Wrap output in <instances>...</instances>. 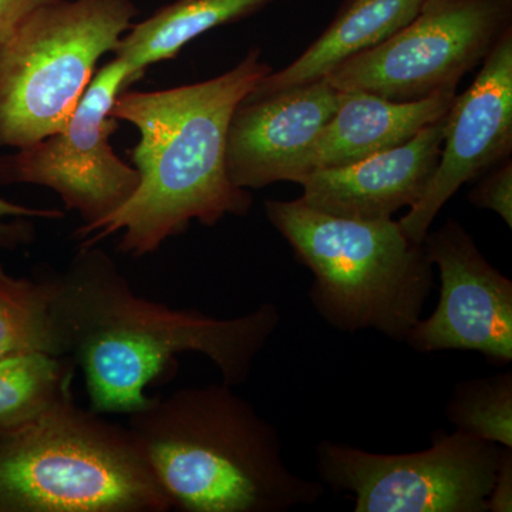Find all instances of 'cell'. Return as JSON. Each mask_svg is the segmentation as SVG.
<instances>
[{
  "mask_svg": "<svg viewBox=\"0 0 512 512\" xmlns=\"http://www.w3.org/2000/svg\"><path fill=\"white\" fill-rule=\"evenodd\" d=\"M53 279L57 352L82 370L89 409L104 416L144 409L153 399L148 386L178 353H201L220 370L222 382L245 383L281 319L272 303L217 319L151 301L134 292L97 245H80Z\"/></svg>",
  "mask_w": 512,
  "mask_h": 512,
  "instance_id": "cell-1",
  "label": "cell"
},
{
  "mask_svg": "<svg viewBox=\"0 0 512 512\" xmlns=\"http://www.w3.org/2000/svg\"><path fill=\"white\" fill-rule=\"evenodd\" d=\"M271 70L261 50L252 47L237 66L214 79L121 92L111 116L136 127L130 158L138 185L82 245L120 234L121 254L143 258L187 231L192 221L212 227L228 215H247L251 194L229 180L228 127L241 100Z\"/></svg>",
  "mask_w": 512,
  "mask_h": 512,
  "instance_id": "cell-2",
  "label": "cell"
},
{
  "mask_svg": "<svg viewBox=\"0 0 512 512\" xmlns=\"http://www.w3.org/2000/svg\"><path fill=\"white\" fill-rule=\"evenodd\" d=\"M224 382L153 396L127 427L183 512H286L318 503L319 481L286 466L278 430Z\"/></svg>",
  "mask_w": 512,
  "mask_h": 512,
  "instance_id": "cell-3",
  "label": "cell"
},
{
  "mask_svg": "<svg viewBox=\"0 0 512 512\" xmlns=\"http://www.w3.org/2000/svg\"><path fill=\"white\" fill-rule=\"evenodd\" d=\"M265 214L311 269L312 305L329 325L406 339L433 288V265L399 221L335 217L301 200L266 201Z\"/></svg>",
  "mask_w": 512,
  "mask_h": 512,
  "instance_id": "cell-4",
  "label": "cell"
},
{
  "mask_svg": "<svg viewBox=\"0 0 512 512\" xmlns=\"http://www.w3.org/2000/svg\"><path fill=\"white\" fill-rule=\"evenodd\" d=\"M128 427L67 400L0 437V512H168Z\"/></svg>",
  "mask_w": 512,
  "mask_h": 512,
  "instance_id": "cell-5",
  "label": "cell"
},
{
  "mask_svg": "<svg viewBox=\"0 0 512 512\" xmlns=\"http://www.w3.org/2000/svg\"><path fill=\"white\" fill-rule=\"evenodd\" d=\"M137 15L133 0H52L33 10L0 47V147L62 130Z\"/></svg>",
  "mask_w": 512,
  "mask_h": 512,
  "instance_id": "cell-6",
  "label": "cell"
},
{
  "mask_svg": "<svg viewBox=\"0 0 512 512\" xmlns=\"http://www.w3.org/2000/svg\"><path fill=\"white\" fill-rule=\"evenodd\" d=\"M512 29V0H424L389 39L350 57L326 82L394 101L456 93L458 83Z\"/></svg>",
  "mask_w": 512,
  "mask_h": 512,
  "instance_id": "cell-7",
  "label": "cell"
},
{
  "mask_svg": "<svg viewBox=\"0 0 512 512\" xmlns=\"http://www.w3.org/2000/svg\"><path fill=\"white\" fill-rule=\"evenodd\" d=\"M504 448L464 431H437L419 453L322 441L316 458L323 484L352 494L356 512H487Z\"/></svg>",
  "mask_w": 512,
  "mask_h": 512,
  "instance_id": "cell-8",
  "label": "cell"
},
{
  "mask_svg": "<svg viewBox=\"0 0 512 512\" xmlns=\"http://www.w3.org/2000/svg\"><path fill=\"white\" fill-rule=\"evenodd\" d=\"M128 86L126 63L114 57L94 74L62 130L0 154V184L55 191L64 210L76 212L83 222L74 237L92 235L130 200L138 185L136 168L121 160L111 146V137L119 130L111 109Z\"/></svg>",
  "mask_w": 512,
  "mask_h": 512,
  "instance_id": "cell-9",
  "label": "cell"
},
{
  "mask_svg": "<svg viewBox=\"0 0 512 512\" xmlns=\"http://www.w3.org/2000/svg\"><path fill=\"white\" fill-rule=\"evenodd\" d=\"M424 252L439 268L440 299L406 336L417 352L471 350L498 365L512 360V282L481 254L457 221L427 234Z\"/></svg>",
  "mask_w": 512,
  "mask_h": 512,
  "instance_id": "cell-10",
  "label": "cell"
},
{
  "mask_svg": "<svg viewBox=\"0 0 512 512\" xmlns=\"http://www.w3.org/2000/svg\"><path fill=\"white\" fill-rule=\"evenodd\" d=\"M481 64L476 80L447 111L439 164L423 197L399 221L414 244H423L441 208L464 184L511 156L512 29Z\"/></svg>",
  "mask_w": 512,
  "mask_h": 512,
  "instance_id": "cell-11",
  "label": "cell"
},
{
  "mask_svg": "<svg viewBox=\"0 0 512 512\" xmlns=\"http://www.w3.org/2000/svg\"><path fill=\"white\" fill-rule=\"evenodd\" d=\"M340 94L325 79L262 96L248 93L229 121L232 184L261 190L279 181L293 183L299 164L338 109Z\"/></svg>",
  "mask_w": 512,
  "mask_h": 512,
  "instance_id": "cell-12",
  "label": "cell"
},
{
  "mask_svg": "<svg viewBox=\"0 0 512 512\" xmlns=\"http://www.w3.org/2000/svg\"><path fill=\"white\" fill-rule=\"evenodd\" d=\"M447 114V113H446ZM446 116L400 146L303 177L299 198L313 210L359 221L392 220L423 197L439 164Z\"/></svg>",
  "mask_w": 512,
  "mask_h": 512,
  "instance_id": "cell-13",
  "label": "cell"
},
{
  "mask_svg": "<svg viewBox=\"0 0 512 512\" xmlns=\"http://www.w3.org/2000/svg\"><path fill=\"white\" fill-rule=\"evenodd\" d=\"M338 109L299 164L293 183L323 168L343 167L400 146L446 116L456 93L416 101L340 92Z\"/></svg>",
  "mask_w": 512,
  "mask_h": 512,
  "instance_id": "cell-14",
  "label": "cell"
},
{
  "mask_svg": "<svg viewBox=\"0 0 512 512\" xmlns=\"http://www.w3.org/2000/svg\"><path fill=\"white\" fill-rule=\"evenodd\" d=\"M424 0H346L328 29L285 69L271 70L251 94L262 96L318 82L350 57L399 32L419 13Z\"/></svg>",
  "mask_w": 512,
  "mask_h": 512,
  "instance_id": "cell-15",
  "label": "cell"
},
{
  "mask_svg": "<svg viewBox=\"0 0 512 512\" xmlns=\"http://www.w3.org/2000/svg\"><path fill=\"white\" fill-rule=\"evenodd\" d=\"M274 0H174L141 22L133 23L114 50L127 66L128 84L138 82L148 67L167 62L185 46L229 23L261 12Z\"/></svg>",
  "mask_w": 512,
  "mask_h": 512,
  "instance_id": "cell-16",
  "label": "cell"
},
{
  "mask_svg": "<svg viewBox=\"0 0 512 512\" xmlns=\"http://www.w3.org/2000/svg\"><path fill=\"white\" fill-rule=\"evenodd\" d=\"M77 366L67 356L26 352L0 359V437L74 399Z\"/></svg>",
  "mask_w": 512,
  "mask_h": 512,
  "instance_id": "cell-17",
  "label": "cell"
},
{
  "mask_svg": "<svg viewBox=\"0 0 512 512\" xmlns=\"http://www.w3.org/2000/svg\"><path fill=\"white\" fill-rule=\"evenodd\" d=\"M53 295V275L40 281L16 278L0 264V359L26 352L59 355Z\"/></svg>",
  "mask_w": 512,
  "mask_h": 512,
  "instance_id": "cell-18",
  "label": "cell"
},
{
  "mask_svg": "<svg viewBox=\"0 0 512 512\" xmlns=\"http://www.w3.org/2000/svg\"><path fill=\"white\" fill-rule=\"evenodd\" d=\"M447 417L456 430L512 448L511 372L458 383L447 404Z\"/></svg>",
  "mask_w": 512,
  "mask_h": 512,
  "instance_id": "cell-19",
  "label": "cell"
},
{
  "mask_svg": "<svg viewBox=\"0 0 512 512\" xmlns=\"http://www.w3.org/2000/svg\"><path fill=\"white\" fill-rule=\"evenodd\" d=\"M57 208H35L0 197V251H12L32 244L36 229L33 220H62Z\"/></svg>",
  "mask_w": 512,
  "mask_h": 512,
  "instance_id": "cell-20",
  "label": "cell"
},
{
  "mask_svg": "<svg viewBox=\"0 0 512 512\" xmlns=\"http://www.w3.org/2000/svg\"><path fill=\"white\" fill-rule=\"evenodd\" d=\"M470 201L490 210L512 227V163L510 158L495 165L483 175L480 184L470 192Z\"/></svg>",
  "mask_w": 512,
  "mask_h": 512,
  "instance_id": "cell-21",
  "label": "cell"
},
{
  "mask_svg": "<svg viewBox=\"0 0 512 512\" xmlns=\"http://www.w3.org/2000/svg\"><path fill=\"white\" fill-rule=\"evenodd\" d=\"M52 0H0V47L12 37L33 10Z\"/></svg>",
  "mask_w": 512,
  "mask_h": 512,
  "instance_id": "cell-22",
  "label": "cell"
},
{
  "mask_svg": "<svg viewBox=\"0 0 512 512\" xmlns=\"http://www.w3.org/2000/svg\"><path fill=\"white\" fill-rule=\"evenodd\" d=\"M512 448L505 447L493 490L488 498V511H512Z\"/></svg>",
  "mask_w": 512,
  "mask_h": 512,
  "instance_id": "cell-23",
  "label": "cell"
}]
</instances>
